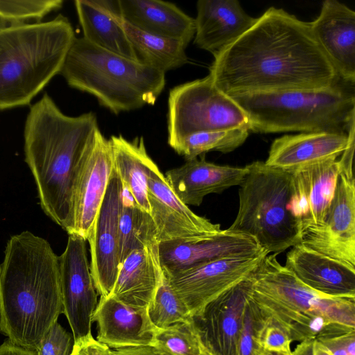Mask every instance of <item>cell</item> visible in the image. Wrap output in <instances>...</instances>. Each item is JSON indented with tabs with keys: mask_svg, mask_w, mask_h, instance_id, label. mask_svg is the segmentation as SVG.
<instances>
[{
	"mask_svg": "<svg viewBox=\"0 0 355 355\" xmlns=\"http://www.w3.org/2000/svg\"><path fill=\"white\" fill-rule=\"evenodd\" d=\"M209 76L229 96L319 89L343 80L315 40L309 22L275 7L214 56Z\"/></svg>",
	"mask_w": 355,
	"mask_h": 355,
	"instance_id": "cell-1",
	"label": "cell"
},
{
	"mask_svg": "<svg viewBox=\"0 0 355 355\" xmlns=\"http://www.w3.org/2000/svg\"><path fill=\"white\" fill-rule=\"evenodd\" d=\"M62 313L58 256L31 232L12 236L0 265V332L35 352Z\"/></svg>",
	"mask_w": 355,
	"mask_h": 355,
	"instance_id": "cell-2",
	"label": "cell"
},
{
	"mask_svg": "<svg viewBox=\"0 0 355 355\" xmlns=\"http://www.w3.org/2000/svg\"><path fill=\"white\" fill-rule=\"evenodd\" d=\"M99 128L92 112L64 114L47 94L30 106L24 131L25 161L45 214L66 232L76 167Z\"/></svg>",
	"mask_w": 355,
	"mask_h": 355,
	"instance_id": "cell-3",
	"label": "cell"
},
{
	"mask_svg": "<svg viewBox=\"0 0 355 355\" xmlns=\"http://www.w3.org/2000/svg\"><path fill=\"white\" fill-rule=\"evenodd\" d=\"M251 277V299L292 341L355 331V298L329 297L313 290L282 266L277 254L265 256Z\"/></svg>",
	"mask_w": 355,
	"mask_h": 355,
	"instance_id": "cell-4",
	"label": "cell"
},
{
	"mask_svg": "<svg viewBox=\"0 0 355 355\" xmlns=\"http://www.w3.org/2000/svg\"><path fill=\"white\" fill-rule=\"evenodd\" d=\"M75 38L61 14L43 22L0 23V110L30 105L60 73Z\"/></svg>",
	"mask_w": 355,
	"mask_h": 355,
	"instance_id": "cell-5",
	"label": "cell"
},
{
	"mask_svg": "<svg viewBox=\"0 0 355 355\" xmlns=\"http://www.w3.org/2000/svg\"><path fill=\"white\" fill-rule=\"evenodd\" d=\"M60 73L72 88L94 96L111 112L154 105L166 85L165 73L76 37Z\"/></svg>",
	"mask_w": 355,
	"mask_h": 355,
	"instance_id": "cell-6",
	"label": "cell"
},
{
	"mask_svg": "<svg viewBox=\"0 0 355 355\" xmlns=\"http://www.w3.org/2000/svg\"><path fill=\"white\" fill-rule=\"evenodd\" d=\"M244 111L250 131L347 132L354 123V83L324 89L252 93L230 96Z\"/></svg>",
	"mask_w": 355,
	"mask_h": 355,
	"instance_id": "cell-7",
	"label": "cell"
},
{
	"mask_svg": "<svg viewBox=\"0 0 355 355\" xmlns=\"http://www.w3.org/2000/svg\"><path fill=\"white\" fill-rule=\"evenodd\" d=\"M245 168L237 215L227 230L254 238L268 253L278 254L299 244L301 225L287 208L292 174L261 161Z\"/></svg>",
	"mask_w": 355,
	"mask_h": 355,
	"instance_id": "cell-8",
	"label": "cell"
},
{
	"mask_svg": "<svg viewBox=\"0 0 355 355\" xmlns=\"http://www.w3.org/2000/svg\"><path fill=\"white\" fill-rule=\"evenodd\" d=\"M237 128L250 130L247 115L214 85L209 75L170 90L167 113L170 146L192 133Z\"/></svg>",
	"mask_w": 355,
	"mask_h": 355,
	"instance_id": "cell-9",
	"label": "cell"
},
{
	"mask_svg": "<svg viewBox=\"0 0 355 355\" xmlns=\"http://www.w3.org/2000/svg\"><path fill=\"white\" fill-rule=\"evenodd\" d=\"M113 172L110 140L98 128L74 173L69 235L87 240L104 199Z\"/></svg>",
	"mask_w": 355,
	"mask_h": 355,
	"instance_id": "cell-10",
	"label": "cell"
},
{
	"mask_svg": "<svg viewBox=\"0 0 355 355\" xmlns=\"http://www.w3.org/2000/svg\"><path fill=\"white\" fill-rule=\"evenodd\" d=\"M269 253L215 259L184 270L164 272L191 317L221 293L245 279Z\"/></svg>",
	"mask_w": 355,
	"mask_h": 355,
	"instance_id": "cell-11",
	"label": "cell"
},
{
	"mask_svg": "<svg viewBox=\"0 0 355 355\" xmlns=\"http://www.w3.org/2000/svg\"><path fill=\"white\" fill-rule=\"evenodd\" d=\"M58 261L63 313L76 343L92 336V317L98 304L86 240L69 235L65 250L58 256Z\"/></svg>",
	"mask_w": 355,
	"mask_h": 355,
	"instance_id": "cell-12",
	"label": "cell"
},
{
	"mask_svg": "<svg viewBox=\"0 0 355 355\" xmlns=\"http://www.w3.org/2000/svg\"><path fill=\"white\" fill-rule=\"evenodd\" d=\"M300 244L355 268V180L338 176L323 221L301 231Z\"/></svg>",
	"mask_w": 355,
	"mask_h": 355,
	"instance_id": "cell-13",
	"label": "cell"
},
{
	"mask_svg": "<svg viewBox=\"0 0 355 355\" xmlns=\"http://www.w3.org/2000/svg\"><path fill=\"white\" fill-rule=\"evenodd\" d=\"M148 199L159 243L194 242L223 231L219 224L196 214L176 196L156 164L149 173Z\"/></svg>",
	"mask_w": 355,
	"mask_h": 355,
	"instance_id": "cell-14",
	"label": "cell"
},
{
	"mask_svg": "<svg viewBox=\"0 0 355 355\" xmlns=\"http://www.w3.org/2000/svg\"><path fill=\"white\" fill-rule=\"evenodd\" d=\"M122 184L114 171L96 218L90 230V270L101 297L110 295L121 264L119 219Z\"/></svg>",
	"mask_w": 355,
	"mask_h": 355,
	"instance_id": "cell-15",
	"label": "cell"
},
{
	"mask_svg": "<svg viewBox=\"0 0 355 355\" xmlns=\"http://www.w3.org/2000/svg\"><path fill=\"white\" fill-rule=\"evenodd\" d=\"M251 274L192 315L201 344L216 355H236L245 307L252 288Z\"/></svg>",
	"mask_w": 355,
	"mask_h": 355,
	"instance_id": "cell-16",
	"label": "cell"
},
{
	"mask_svg": "<svg viewBox=\"0 0 355 355\" xmlns=\"http://www.w3.org/2000/svg\"><path fill=\"white\" fill-rule=\"evenodd\" d=\"M288 210L301 229L320 224L326 215L340 175L337 159L302 167L291 173ZM301 230V231H302Z\"/></svg>",
	"mask_w": 355,
	"mask_h": 355,
	"instance_id": "cell-17",
	"label": "cell"
},
{
	"mask_svg": "<svg viewBox=\"0 0 355 355\" xmlns=\"http://www.w3.org/2000/svg\"><path fill=\"white\" fill-rule=\"evenodd\" d=\"M264 251L254 238L227 230L201 241L159 244L160 263L163 272L166 273L218 259L252 257Z\"/></svg>",
	"mask_w": 355,
	"mask_h": 355,
	"instance_id": "cell-18",
	"label": "cell"
},
{
	"mask_svg": "<svg viewBox=\"0 0 355 355\" xmlns=\"http://www.w3.org/2000/svg\"><path fill=\"white\" fill-rule=\"evenodd\" d=\"M309 24L340 78L355 83V12L336 0H325Z\"/></svg>",
	"mask_w": 355,
	"mask_h": 355,
	"instance_id": "cell-19",
	"label": "cell"
},
{
	"mask_svg": "<svg viewBox=\"0 0 355 355\" xmlns=\"http://www.w3.org/2000/svg\"><path fill=\"white\" fill-rule=\"evenodd\" d=\"M98 327L97 340L115 349L153 347L157 329L147 308L127 305L114 297H101L92 322Z\"/></svg>",
	"mask_w": 355,
	"mask_h": 355,
	"instance_id": "cell-20",
	"label": "cell"
},
{
	"mask_svg": "<svg viewBox=\"0 0 355 355\" xmlns=\"http://www.w3.org/2000/svg\"><path fill=\"white\" fill-rule=\"evenodd\" d=\"M194 44L214 56L248 31L257 18L248 15L237 0H199Z\"/></svg>",
	"mask_w": 355,
	"mask_h": 355,
	"instance_id": "cell-21",
	"label": "cell"
},
{
	"mask_svg": "<svg viewBox=\"0 0 355 355\" xmlns=\"http://www.w3.org/2000/svg\"><path fill=\"white\" fill-rule=\"evenodd\" d=\"M284 266L303 284L323 295L355 298V268L299 243L286 254Z\"/></svg>",
	"mask_w": 355,
	"mask_h": 355,
	"instance_id": "cell-22",
	"label": "cell"
},
{
	"mask_svg": "<svg viewBox=\"0 0 355 355\" xmlns=\"http://www.w3.org/2000/svg\"><path fill=\"white\" fill-rule=\"evenodd\" d=\"M245 167L220 166L200 159L186 160L179 167L168 170L165 178L176 196L186 205L199 206L210 193H218L239 186L246 174Z\"/></svg>",
	"mask_w": 355,
	"mask_h": 355,
	"instance_id": "cell-23",
	"label": "cell"
},
{
	"mask_svg": "<svg viewBox=\"0 0 355 355\" xmlns=\"http://www.w3.org/2000/svg\"><path fill=\"white\" fill-rule=\"evenodd\" d=\"M347 142V132L322 131L286 135L273 141L264 162L291 173L308 165L337 159Z\"/></svg>",
	"mask_w": 355,
	"mask_h": 355,
	"instance_id": "cell-24",
	"label": "cell"
},
{
	"mask_svg": "<svg viewBox=\"0 0 355 355\" xmlns=\"http://www.w3.org/2000/svg\"><path fill=\"white\" fill-rule=\"evenodd\" d=\"M159 245L130 252L121 261L110 295L137 308H147L164 278Z\"/></svg>",
	"mask_w": 355,
	"mask_h": 355,
	"instance_id": "cell-25",
	"label": "cell"
},
{
	"mask_svg": "<svg viewBox=\"0 0 355 355\" xmlns=\"http://www.w3.org/2000/svg\"><path fill=\"white\" fill-rule=\"evenodd\" d=\"M122 19L145 33L172 39L186 46L194 37V18L175 4L160 0H118Z\"/></svg>",
	"mask_w": 355,
	"mask_h": 355,
	"instance_id": "cell-26",
	"label": "cell"
},
{
	"mask_svg": "<svg viewBox=\"0 0 355 355\" xmlns=\"http://www.w3.org/2000/svg\"><path fill=\"white\" fill-rule=\"evenodd\" d=\"M83 37L111 53L138 61L122 24L118 0H76Z\"/></svg>",
	"mask_w": 355,
	"mask_h": 355,
	"instance_id": "cell-27",
	"label": "cell"
},
{
	"mask_svg": "<svg viewBox=\"0 0 355 355\" xmlns=\"http://www.w3.org/2000/svg\"><path fill=\"white\" fill-rule=\"evenodd\" d=\"M113 159V168L122 187L133 198L136 204L150 214L148 199L149 173L155 164L148 155L143 137L130 141L121 135L109 139Z\"/></svg>",
	"mask_w": 355,
	"mask_h": 355,
	"instance_id": "cell-28",
	"label": "cell"
},
{
	"mask_svg": "<svg viewBox=\"0 0 355 355\" xmlns=\"http://www.w3.org/2000/svg\"><path fill=\"white\" fill-rule=\"evenodd\" d=\"M122 24L139 62L165 73L188 62L184 43L145 33L123 19Z\"/></svg>",
	"mask_w": 355,
	"mask_h": 355,
	"instance_id": "cell-29",
	"label": "cell"
},
{
	"mask_svg": "<svg viewBox=\"0 0 355 355\" xmlns=\"http://www.w3.org/2000/svg\"><path fill=\"white\" fill-rule=\"evenodd\" d=\"M119 230L121 263L134 250L159 244L150 214L141 209L123 188Z\"/></svg>",
	"mask_w": 355,
	"mask_h": 355,
	"instance_id": "cell-30",
	"label": "cell"
},
{
	"mask_svg": "<svg viewBox=\"0 0 355 355\" xmlns=\"http://www.w3.org/2000/svg\"><path fill=\"white\" fill-rule=\"evenodd\" d=\"M249 133L246 128L198 132L182 137L171 147L189 160L209 151L232 152L245 142Z\"/></svg>",
	"mask_w": 355,
	"mask_h": 355,
	"instance_id": "cell-31",
	"label": "cell"
},
{
	"mask_svg": "<svg viewBox=\"0 0 355 355\" xmlns=\"http://www.w3.org/2000/svg\"><path fill=\"white\" fill-rule=\"evenodd\" d=\"M148 318L157 329L187 322L192 317L188 309L175 293L166 276L147 306Z\"/></svg>",
	"mask_w": 355,
	"mask_h": 355,
	"instance_id": "cell-32",
	"label": "cell"
},
{
	"mask_svg": "<svg viewBox=\"0 0 355 355\" xmlns=\"http://www.w3.org/2000/svg\"><path fill=\"white\" fill-rule=\"evenodd\" d=\"M152 347L161 355H201L203 349L192 318L157 329Z\"/></svg>",
	"mask_w": 355,
	"mask_h": 355,
	"instance_id": "cell-33",
	"label": "cell"
},
{
	"mask_svg": "<svg viewBox=\"0 0 355 355\" xmlns=\"http://www.w3.org/2000/svg\"><path fill=\"white\" fill-rule=\"evenodd\" d=\"M62 0L0 1V23L40 22L50 12L62 6Z\"/></svg>",
	"mask_w": 355,
	"mask_h": 355,
	"instance_id": "cell-34",
	"label": "cell"
},
{
	"mask_svg": "<svg viewBox=\"0 0 355 355\" xmlns=\"http://www.w3.org/2000/svg\"><path fill=\"white\" fill-rule=\"evenodd\" d=\"M251 293V292H250ZM266 321L259 308L250 297L246 302L236 355H261L259 334Z\"/></svg>",
	"mask_w": 355,
	"mask_h": 355,
	"instance_id": "cell-35",
	"label": "cell"
},
{
	"mask_svg": "<svg viewBox=\"0 0 355 355\" xmlns=\"http://www.w3.org/2000/svg\"><path fill=\"white\" fill-rule=\"evenodd\" d=\"M74 345L73 336L58 322L44 337L36 355H71Z\"/></svg>",
	"mask_w": 355,
	"mask_h": 355,
	"instance_id": "cell-36",
	"label": "cell"
},
{
	"mask_svg": "<svg viewBox=\"0 0 355 355\" xmlns=\"http://www.w3.org/2000/svg\"><path fill=\"white\" fill-rule=\"evenodd\" d=\"M259 342L263 351L291 353L293 342L279 325L266 318L261 329Z\"/></svg>",
	"mask_w": 355,
	"mask_h": 355,
	"instance_id": "cell-37",
	"label": "cell"
},
{
	"mask_svg": "<svg viewBox=\"0 0 355 355\" xmlns=\"http://www.w3.org/2000/svg\"><path fill=\"white\" fill-rule=\"evenodd\" d=\"M332 355H355V331L316 339Z\"/></svg>",
	"mask_w": 355,
	"mask_h": 355,
	"instance_id": "cell-38",
	"label": "cell"
},
{
	"mask_svg": "<svg viewBox=\"0 0 355 355\" xmlns=\"http://www.w3.org/2000/svg\"><path fill=\"white\" fill-rule=\"evenodd\" d=\"M110 347L93 336L74 343L71 355H111Z\"/></svg>",
	"mask_w": 355,
	"mask_h": 355,
	"instance_id": "cell-39",
	"label": "cell"
},
{
	"mask_svg": "<svg viewBox=\"0 0 355 355\" xmlns=\"http://www.w3.org/2000/svg\"><path fill=\"white\" fill-rule=\"evenodd\" d=\"M348 142L341 157L338 159L340 174L352 178L353 175V156L354 151V123L349 128L348 132Z\"/></svg>",
	"mask_w": 355,
	"mask_h": 355,
	"instance_id": "cell-40",
	"label": "cell"
},
{
	"mask_svg": "<svg viewBox=\"0 0 355 355\" xmlns=\"http://www.w3.org/2000/svg\"><path fill=\"white\" fill-rule=\"evenodd\" d=\"M111 355H161L151 347H138L115 349L111 351Z\"/></svg>",
	"mask_w": 355,
	"mask_h": 355,
	"instance_id": "cell-41",
	"label": "cell"
},
{
	"mask_svg": "<svg viewBox=\"0 0 355 355\" xmlns=\"http://www.w3.org/2000/svg\"><path fill=\"white\" fill-rule=\"evenodd\" d=\"M0 355H36V354L35 352L16 346L7 340L0 345Z\"/></svg>",
	"mask_w": 355,
	"mask_h": 355,
	"instance_id": "cell-42",
	"label": "cell"
},
{
	"mask_svg": "<svg viewBox=\"0 0 355 355\" xmlns=\"http://www.w3.org/2000/svg\"><path fill=\"white\" fill-rule=\"evenodd\" d=\"M261 355H293L292 352L291 353L276 352H267L263 351Z\"/></svg>",
	"mask_w": 355,
	"mask_h": 355,
	"instance_id": "cell-43",
	"label": "cell"
},
{
	"mask_svg": "<svg viewBox=\"0 0 355 355\" xmlns=\"http://www.w3.org/2000/svg\"><path fill=\"white\" fill-rule=\"evenodd\" d=\"M201 355H216L211 352H210L209 351H208L207 349H206L205 348H204L203 347V349H202V354Z\"/></svg>",
	"mask_w": 355,
	"mask_h": 355,
	"instance_id": "cell-44",
	"label": "cell"
}]
</instances>
